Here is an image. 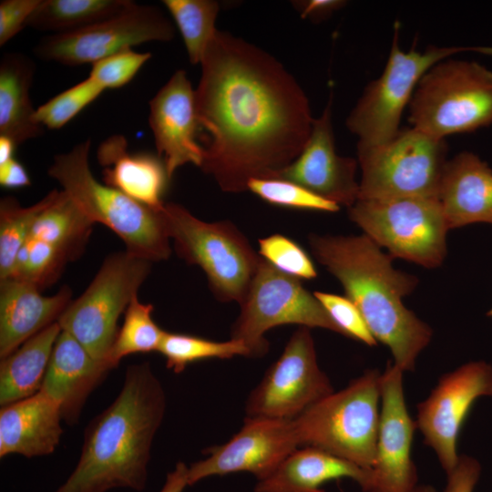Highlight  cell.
I'll return each instance as SVG.
<instances>
[{
	"label": "cell",
	"mask_w": 492,
	"mask_h": 492,
	"mask_svg": "<svg viewBox=\"0 0 492 492\" xmlns=\"http://www.w3.org/2000/svg\"><path fill=\"white\" fill-rule=\"evenodd\" d=\"M195 89L205 131L200 169L221 190H248L253 179L276 178L304 148L313 118L296 79L272 56L216 30Z\"/></svg>",
	"instance_id": "1"
},
{
	"label": "cell",
	"mask_w": 492,
	"mask_h": 492,
	"mask_svg": "<svg viewBox=\"0 0 492 492\" xmlns=\"http://www.w3.org/2000/svg\"><path fill=\"white\" fill-rule=\"evenodd\" d=\"M166 395L149 363L128 366L113 401L86 428L79 460L55 492L142 491Z\"/></svg>",
	"instance_id": "2"
},
{
	"label": "cell",
	"mask_w": 492,
	"mask_h": 492,
	"mask_svg": "<svg viewBox=\"0 0 492 492\" xmlns=\"http://www.w3.org/2000/svg\"><path fill=\"white\" fill-rule=\"evenodd\" d=\"M308 241L314 258L343 285L375 340L390 349L394 364L404 372L414 371L433 335L430 326L403 302L417 285L416 277L395 269L393 257L364 233L311 234Z\"/></svg>",
	"instance_id": "3"
},
{
	"label": "cell",
	"mask_w": 492,
	"mask_h": 492,
	"mask_svg": "<svg viewBox=\"0 0 492 492\" xmlns=\"http://www.w3.org/2000/svg\"><path fill=\"white\" fill-rule=\"evenodd\" d=\"M89 149L87 139L56 155L49 176L94 224L101 223L115 232L128 252L151 262L167 260L171 248L159 210L99 182L89 168Z\"/></svg>",
	"instance_id": "4"
},
{
	"label": "cell",
	"mask_w": 492,
	"mask_h": 492,
	"mask_svg": "<svg viewBox=\"0 0 492 492\" xmlns=\"http://www.w3.org/2000/svg\"><path fill=\"white\" fill-rule=\"evenodd\" d=\"M380 378L379 371H367L292 419L300 447L318 448L371 470L376 456Z\"/></svg>",
	"instance_id": "5"
},
{
	"label": "cell",
	"mask_w": 492,
	"mask_h": 492,
	"mask_svg": "<svg viewBox=\"0 0 492 492\" xmlns=\"http://www.w3.org/2000/svg\"><path fill=\"white\" fill-rule=\"evenodd\" d=\"M179 257L198 265L220 302H242L261 257L230 221L207 222L183 206L168 202L159 210Z\"/></svg>",
	"instance_id": "6"
},
{
	"label": "cell",
	"mask_w": 492,
	"mask_h": 492,
	"mask_svg": "<svg viewBox=\"0 0 492 492\" xmlns=\"http://www.w3.org/2000/svg\"><path fill=\"white\" fill-rule=\"evenodd\" d=\"M409 113L414 128L440 139L491 126L492 71L477 61H439L417 84Z\"/></svg>",
	"instance_id": "7"
},
{
	"label": "cell",
	"mask_w": 492,
	"mask_h": 492,
	"mask_svg": "<svg viewBox=\"0 0 492 492\" xmlns=\"http://www.w3.org/2000/svg\"><path fill=\"white\" fill-rule=\"evenodd\" d=\"M446 154L445 139L414 127L400 129L384 143L357 146L358 200L438 199Z\"/></svg>",
	"instance_id": "8"
},
{
	"label": "cell",
	"mask_w": 492,
	"mask_h": 492,
	"mask_svg": "<svg viewBox=\"0 0 492 492\" xmlns=\"http://www.w3.org/2000/svg\"><path fill=\"white\" fill-rule=\"evenodd\" d=\"M386 65L370 82L350 112L347 128L358 138L357 146H373L393 138L400 130L401 116L422 77L439 61L466 51L492 56V46H428L408 52L399 46L398 25Z\"/></svg>",
	"instance_id": "9"
},
{
	"label": "cell",
	"mask_w": 492,
	"mask_h": 492,
	"mask_svg": "<svg viewBox=\"0 0 492 492\" xmlns=\"http://www.w3.org/2000/svg\"><path fill=\"white\" fill-rule=\"evenodd\" d=\"M348 216L393 258L436 268L446 255L450 229L437 198L357 200Z\"/></svg>",
	"instance_id": "10"
},
{
	"label": "cell",
	"mask_w": 492,
	"mask_h": 492,
	"mask_svg": "<svg viewBox=\"0 0 492 492\" xmlns=\"http://www.w3.org/2000/svg\"><path fill=\"white\" fill-rule=\"evenodd\" d=\"M151 261L127 251L109 254L96 276L57 323L97 360L108 361L118 320L150 272Z\"/></svg>",
	"instance_id": "11"
},
{
	"label": "cell",
	"mask_w": 492,
	"mask_h": 492,
	"mask_svg": "<svg viewBox=\"0 0 492 492\" xmlns=\"http://www.w3.org/2000/svg\"><path fill=\"white\" fill-rule=\"evenodd\" d=\"M240 306L231 338L243 342L251 357L268 352L264 333L280 325L323 328L343 335L301 280L278 271L262 258Z\"/></svg>",
	"instance_id": "12"
},
{
	"label": "cell",
	"mask_w": 492,
	"mask_h": 492,
	"mask_svg": "<svg viewBox=\"0 0 492 492\" xmlns=\"http://www.w3.org/2000/svg\"><path fill=\"white\" fill-rule=\"evenodd\" d=\"M175 29L162 11L133 3L124 11L86 27L44 37L35 47L41 59L66 66L94 63L119 51L174 38Z\"/></svg>",
	"instance_id": "13"
},
{
	"label": "cell",
	"mask_w": 492,
	"mask_h": 492,
	"mask_svg": "<svg viewBox=\"0 0 492 492\" xmlns=\"http://www.w3.org/2000/svg\"><path fill=\"white\" fill-rule=\"evenodd\" d=\"M333 392L319 367L310 328L300 326L250 394L246 416L292 420Z\"/></svg>",
	"instance_id": "14"
},
{
	"label": "cell",
	"mask_w": 492,
	"mask_h": 492,
	"mask_svg": "<svg viewBox=\"0 0 492 492\" xmlns=\"http://www.w3.org/2000/svg\"><path fill=\"white\" fill-rule=\"evenodd\" d=\"M492 395V365L470 362L445 374L417 405V428L449 474L457 465V441L466 417L481 396Z\"/></svg>",
	"instance_id": "15"
},
{
	"label": "cell",
	"mask_w": 492,
	"mask_h": 492,
	"mask_svg": "<svg viewBox=\"0 0 492 492\" xmlns=\"http://www.w3.org/2000/svg\"><path fill=\"white\" fill-rule=\"evenodd\" d=\"M299 447L292 420L246 416L243 426L227 443L204 451L208 456L189 466L188 483L244 471L260 480Z\"/></svg>",
	"instance_id": "16"
},
{
	"label": "cell",
	"mask_w": 492,
	"mask_h": 492,
	"mask_svg": "<svg viewBox=\"0 0 492 492\" xmlns=\"http://www.w3.org/2000/svg\"><path fill=\"white\" fill-rule=\"evenodd\" d=\"M403 374V370L390 362L381 374L375 462L364 492H408L416 486L411 446L417 425L405 405Z\"/></svg>",
	"instance_id": "17"
},
{
	"label": "cell",
	"mask_w": 492,
	"mask_h": 492,
	"mask_svg": "<svg viewBox=\"0 0 492 492\" xmlns=\"http://www.w3.org/2000/svg\"><path fill=\"white\" fill-rule=\"evenodd\" d=\"M149 123L170 179L186 164L200 168L204 149L198 138L201 128L195 90L185 70H177L149 101Z\"/></svg>",
	"instance_id": "18"
},
{
	"label": "cell",
	"mask_w": 492,
	"mask_h": 492,
	"mask_svg": "<svg viewBox=\"0 0 492 492\" xmlns=\"http://www.w3.org/2000/svg\"><path fill=\"white\" fill-rule=\"evenodd\" d=\"M358 161L336 153L332 125V97L313 119L310 137L299 156L276 178L295 182L314 194L347 208L359 197Z\"/></svg>",
	"instance_id": "19"
},
{
	"label": "cell",
	"mask_w": 492,
	"mask_h": 492,
	"mask_svg": "<svg viewBox=\"0 0 492 492\" xmlns=\"http://www.w3.org/2000/svg\"><path fill=\"white\" fill-rule=\"evenodd\" d=\"M112 369L108 361L95 359L77 340L61 330L40 390L58 405L63 420L74 424L87 396Z\"/></svg>",
	"instance_id": "20"
},
{
	"label": "cell",
	"mask_w": 492,
	"mask_h": 492,
	"mask_svg": "<svg viewBox=\"0 0 492 492\" xmlns=\"http://www.w3.org/2000/svg\"><path fill=\"white\" fill-rule=\"evenodd\" d=\"M72 301L67 286L45 296L33 284L7 278L0 280V358L15 352L26 341L56 323Z\"/></svg>",
	"instance_id": "21"
},
{
	"label": "cell",
	"mask_w": 492,
	"mask_h": 492,
	"mask_svg": "<svg viewBox=\"0 0 492 492\" xmlns=\"http://www.w3.org/2000/svg\"><path fill=\"white\" fill-rule=\"evenodd\" d=\"M58 405L39 390L25 399L1 406L0 457L52 454L63 433Z\"/></svg>",
	"instance_id": "22"
},
{
	"label": "cell",
	"mask_w": 492,
	"mask_h": 492,
	"mask_svg": "<svg viewBox=\"0 0 492 492\" xmlns=\"http://www.w3.org/2000/svg\"><path fill=\"white\" fill-rule=\"evenodd\" d=\"M438 200L449 229L492 224V169L477 154L460 152L446 164Z\"/></svg>",
	"instance_id": "23"
},
{
	"label": "cell",
	"mask_w": 492,
	"mask_h": 492,
	"mask_svg": "<svg viewBox=\"0 0 492 492\" xmlns=\"http://www.w3.org/2000/svg\"><path fill=\"white\" fill-rule=\"evenodd\" d=\"M97 157L105 184L155 210L163 207L170 178L159 156L130 153L125 137L113 135L100 144Z\"/></svg>",
	"instance_id": "24"
},
{
	"label": "cell",
	"mask_w": 492,
	"mask_h": 492,
	"mask_svg": "<svg viewBox=\"0 0 492 492\" xmlns=\"http://www.w3.org/2000/svg\"><path fill=\"white\" fill-rule=\"evenodd\" d=\"M349 477L364 492L370 482L371 470L311 446L292 452L270 475L258 480L255 492H324L323 486Z\"/></svg>",
	"instance_id": "25"
},
{
	"label": "cell",
	"mask_w": 492,
	"mask_h": 492,
	"mask_svg": "<svg viewBox=\"0 0 492 492\" xmlns=\"http://www.w3.org/2000/svg\"><path fill=\"white\" fill-rule=\"evenodd\" d=\"M35 69L34 62L23 54H5L0 62V136L16 146L44 133L29 94Z\"/></svg>",
	"instance_id": "26"
},
{
	"label": "cell",
	"mask_w": 492,
	"mask_h": 492,
	"mask_svg": "<svg viewBox=\"0 0 492 492\" xmlns=\"http://www.w3.org/2000/svg\"><path fill=\"white\" fill-rule=\"evenodd\" d=\"M60 333L58 323H54L1 360V406L29 397L41 389Z\"/></svg>",
	"instance_id": "27"
},
{
	"label": "cell",
	"mask_w": 492,
	"mask_h": 492,
	"mask_svg": "<svg viewBox=\"0 0 492 492\" xmlns=\"http://www.w3.org/2000/svg\"><path fill=\"white\" fill-rule=\"evenodd\" d=\"M44 200L28 238L46 241L76 260L84 251L94 223L62 190H53Z\"/></svg>",
	"instance_id": "28"
},
{
	"label": "cell",
	"mask_w": 492,
	"mask_h": 492,
	"mask_svg": "<svg viewBox=\"0 0 492 492\" xmlns=\"http://www.w3.org/2000/svg\"><path fill=\"white\" fill-rule=\"evenodd\" d=\"M130 0H40L26 26L61 34L113 16L130 6Z\"/></svg>",
	"instance_id": "29"
},
{
	"label": "cell",
	"mask_w": 492,
	"mask_h": 492,
	"mask_svg": "<svg viewBox=\"0 0 492 492\" xmlns=\"http://www.w3.org/2000/svg\"><path fill=\"white\" fill-rule=\"evenodd\" d=\"M182 36L191 64H200L217 28L220 5L213 0H164Z\"/></svg>",
	"instance_id": "30"
},
{
	"label": "cell",
	"mask_w": 492,
	"mask_h": 492,
	"mask_svg": "<svg viewBox=\"0 0 492 492\" xmlns=\"http://www.w3.org/2000/svg\"><path fill=\"white\" fill-rule=\"evenodd\" d=\"M152 313V304L132 299L107 358L114 368L129 354L158 352L166 331L154 322Z\"/></svg>",
	"instance_id": "31"
},
{
	"label": "cell",
	"mask_w": 492,
	"mask_h": 492,
	"mask_svg": "<svg viewBox=\"0 0 492 492\" xmlns=\"http://www.w3.org/2000/svg\"><path fill=\"white\" fill-rule=\"evenodd\" d=\"M166 359V365L179 374L190 364L200 360L229 359L237 355L250 356L246 344L236 339L217 342L201 337L165 332L158 350Z\"/></svg>",
	"instance_id": "32"
},
{
	"label": "cell",
	"mask_w": 492,
	"mask_h": 492,
	"mask_svg": "<svg viewBox=\"0 0 492 492\" xmlns=\"http://www.w3.org/2000/svg\"><path fill=\"white\" fill-rule=\"evenodd\" d=\"M44 198L22 207L13 197L0 201V280L11 277L17 255L27 241L33 224L44 207Z\"/></svg>",
	"instance_id": "33"
},
{
	"label": "cell",
	"mask_w": 492,
	"mask_h": 492,
	"mask_svg": "<svg viewBox=\"0 0 492 492\" xmlns=\"http://www.w3.org/2000/svg\"><path fill=\"white\" fill-rule=\"evenodd\" d=\"M71 259L56 247L28 238L20 250L9 278L29 282L42 291L54 283Z\"/></svg>",
	"instance_id": "34"
},
{
	"label": "cell",
	"mask_w": 492,
	"mask_h": 492,
	"mask_svg": "<svg viewBox=\"0 0 492 492\" xmlns=\"http://www.w3.org/2000/svg\"><path fill=\"white\" fill-rule=\"evenodd\" d=\"M104 90L90 77L50 98L36 109V121L43 128L59 129L94 102Z\"/></svg>",
	"instance_id": "35"
},
{
	"label": "cell",
	"mask_w": 492,
	"mask_h": 492,
	"mask_svg": "<svg viewBox=\"0 0 492 492\" xmlns=\"http://www.w3.org/2000/svg\"><path fill=\"white\" fill-rule=\"evenodd\" d=\"M248 190L270 204L284 208L326 212H335L340 209L336 203L281 178L253 179L248 183Z\"/></svg>",
	"instance_id": "36"
},
{
	"label": "cell",
	"mask_w": 492,
	"mask_h": 492,
	"mask_svg": "<svg viewBox=\"0 0 492 492\" xmlns=\"http://www.w3.org/2000/svg\"><path fill=\"white\" fill-rule=\"evenodd\" d=\"M259 255L278 271L296 279L311 280L317 276L308 253L297 242L282 234L260 239Z\"/></svg>",
	"instance_id": "37"
},
{
	"label": "cell",
	"mask_w": 492,
	"mask_h": 492,
	"mask_svg": "<svg viewBox=\"0 0 492 492\" xmlns=\"http://www.w3.org/2000/svg\"><path fill=\"white\" fill-rule=\"evenodd\" d=\"M150 57L149 52L125 49L91 65L88 77L104 91L119 88L129 83Z\"/></svg>",
	"instance_id": "38"
},
{
	"label": "cell",
	"mask_w": 492,
	"mask_h": 492,
	"mask_svg": "<svg viewBox=\"0 0 492 492\" xmlns=\"http://www.w3.org/2000/svg\"><path fill=\"white\" fill-rule=\"evenodd\" d=\"M313 294L344 336L358 340L369 346L376 345L377 341L369 330L361 312L350 299L323 292H314Z\"/></svg>",
	"instance_id": "39"
},
{
	"label": "cell",
	"mask_w": 492,
	"mask_h": 492,
	"mask_svg": "<svg viewBox=\"0 0 492 492\" xmlns=\"http://www.w3.org/2000/svg\"><path fill=\"white\" fill-rule=\"evenodd\" d=\"M40 0H3L0 2V45L17 35L38 5Z\"/></svg>",
	"instance_id": "40"
},
{
	"label": "cell",
	"mask_w": 492,
	"mask_h": 492,
	"mask_svg": "<svg viewBox=\"0 0 492 492\" xmlns=\"http://www.w3.org/2000/svg\"><path fill=\"white\" fill-rule=\"evenodd\" d=\"M480 465L473 457L460 456L456 467L447 474L444 492H473L480 476Z\"/></svg>",
	"instance_id": "41"
},
{
	"label": "cell",
	"mask_w": 492,
	"mask_h": 492,
	"mask_svg": "<svg viewBox=\"0 0 492 492\" xmlns=\"http://www.w3.org/2000/svg\"><path fill=\"white\" fill-rule=\"evenodd\" d=\"M302 18L321 22L346 5L343 0H304L292 2Z\"/></svg>",
	"instance_id": "42"
},
{
	"label": "cell",
	"mask_w": 492,
	"mask_h": 492,
	"mask_svg": "<svg viewBox=\"0 0 492 492\" xmlns=\"http://www.w3.org/2000/svg\"><path fill=\"white\" fill-rule=\"evenodd\" d=\"M0 184L4 188L17 189L31 184L26 168L14 158L0 164Z\"/></svg>",
	"instance_id": "43"
},
{
	"label": "cell",
	"mask_w": 492,
	"mask_h": 492,
	"mask_svg": "<svg viewBox=\"0 0 492 492\" xmlns=\"http://www.w3.org/2000/svg\"><path fill=\"white\" fill-rule=\"evenodd\" d=\"M188 468L183 462H179L174 469L168 473L165 483L159 492H183L189 486Z\"/></svg>",
	"instance_id": "44"
},
{
	"label": "cell",
	"mask_w": 492,
	"mask_h": 492,
	"mask_svg": "<svg viewBox=\"0 0 492 492\" xmlns=\"http://www.w3.org/2000/svg\"><path fill=\"white\" fill-rule=\"evenodd\" d=\"M16 147L10 138L0 136V164L14 158L15 149Z\"/></svg>",
	"instance_id": "45"
},
{
	"label": "cell",
	"mask_w": 492,
	"mask_h": 492,
	"mask_svg": "<svg viewBox=\"0 0 492 492\" xmlns=\"http://www.w3.org/2000/svg\"><path fill=\"white\" fill-rule=\"evenodd\" d=\"M408 492H436L435 488L431 486H415Z\"/></svg>",
	"instance_id": "46"
},
{
	"label": "cell",
	"mask_w": 492,
	"mask_h": 492,
	"mask_svg": "<svg viewBox=\"0 0 492 492\" xmlns=\"http://www.w3.org/2000/svg\"><path fill=\"white\" fill-rule=\"evenodd\" d=\"M487 315L492 317V308L487 312Z\"/></svg>",
	"instance_id": "47"
}]
</instances>
